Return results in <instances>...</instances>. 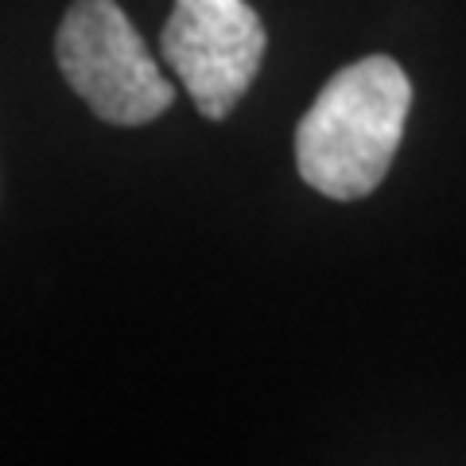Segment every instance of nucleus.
<instances>
[{
    "label": "nucleus",
    "mask_w": 466,
    "mask_h": 466,
    "mask_svg": "<svg viewBox=\"0 0 466 466\" xmlns=\"http://www.w3.org/2000/svg\"><path fill=\"white\" fill-rule=\"evenodd\" d=\"M412 82L389 55H370L342 66L296 128V167L311 191L334 202H358L373 195L392 167Z\"/></svg>",
    "instance_id": "obj_1"
},
{
    "label": "nucleus",
    "mask_w": 466,
    "mask_h": 466,
    "mask_svg": "<svg viewBox=\"0 0 466 466\" xmlns=\"http://www.w3.org/2000/svg\"><path fill=\"white\" fill-rule=\"evenodd\" d=\"M55 58L70 90L109 125H148L175 101V86L116 0H75L58 24Z\"/></svg>",
    "instance_id": "obj_2"
},
{
    "label": "nucleus",
    "mask_w": 466,
    "mask_h": 466,
    "mask_svg": "<svg viewBox=\"0 0 466 466\" xmlns=\"http://www.w3.org/2000/svg\"><path fill=\"white\" fill-rule=\"evenodd\" d=\"M265 47V24L245 0H175L159 32L164 63L207 121H226L249 94Z\"/></svg>",
    "instance_id": "obj_3"
}]
</instances>
